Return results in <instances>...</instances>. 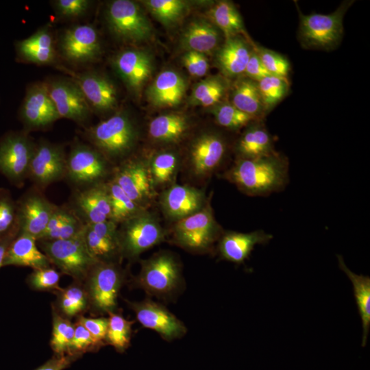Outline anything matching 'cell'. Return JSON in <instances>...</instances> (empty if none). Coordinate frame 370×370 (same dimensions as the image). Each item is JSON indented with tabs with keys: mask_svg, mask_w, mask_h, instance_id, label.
I'll return each mask as SVG.
<instances>
[{
	"mask_svg": "<svg viewBox=\"0 0 370 370\" xmlns=\"http://www.w3.org/2000/svg\"><path fill=\"white\" fill-rule=\"evenodd\" d=\"M90 1L88 0H57L54 8L60 16L64 18H76L88 10Z\"/></svg>",
	"mask_w": 370,
	"mask_h": 370,
	"instance_id": "50",
	"label": "cell"
},
{
	"mask_svg": "<svg viewBox=\"0 0 370 370\" xmlns=\"http://www.w3.org/2000/svg\"><path fill=\"white\" fill-rule=\"evenodd\" d=\"M36 241L28 234L19 232L8 248L3 267L23 266L34 269L49 267L51 262L37 247Z\"/></svg>",
	"mask_w": 370,
	"mask_h": 370,
	"instance_id": "27",
	"label": "cell"
},
{
	"mask_svg": "<svg viewBox=\"0 0 370 370\" xmlns=\"http://www.w3.org/2000/svg\"><path fill=\"white\" fill-rule=\"evenodd\" d=\"M60 49L66 60L86 63L95 60L101 53V44L96 29L88 24L66 29L60 40Z\"/></svg>",
	"mask_w": 370,
	"mask_h": 370,
	"instance_id": "13",
	"label": "cell"
},
{
	"mask_svg": "<svg viewBox=\"0 0 370 370\" xmlns=\"http://www.w3.org/2000/svg\"><path fill=\"white\" fill-rule=\"evenodd\" d=\"M76 204L86 223L110 219L111 207L106 184H95L82 191L77 197Z\"/></svg>",
	"mask_w": 370,
	"mask_h": 370,
	"instance_id": "29",
	"label": "cell"
},
{
	"mask_svg": "<svg viewBox=\"0 0 370 370\" xmlns=\"http://www.w3.org/2000/svg\"><path fill=\"white\" fill-rule=\"evenodd\" d=\"M180 264L168 252H160L141 262L136 284L147 293L157 297L173 294L181 284Z\"/></svg>",
	"mask_w": 370,
	"mask_h": 370,
	"instance_id": "5",
	"label": "cell"
},
{
	"mask_svg": "<svg viewBox=\"0 0 370 370\" xmlns=\"http://www.w3.org/2000/svg\"><path fill=\"white\" fill-rule=\"evenodd\" d=\"M212 113L219 125L231 130L245 127L254 119L239 110L231 103H219L214 108Z\"/></svg>",
	"mask_w": 370,
	"mask_h": 370,
	"instance_id": "44",
	"label": "cell"
},
{
	"mask_svg": "<svg viewBox=\"0 0 370 370\" xmlns=\"http://www.w3.org/2000/svg\"><path fill=\"white\" fill-rule=\"evenodd\" d=\"M123 279V271L114 262L99 261L92 267L86 277V293L97 312H114Z\"/></svg>",
	"mask_w": 370,
	"mask_h": 370,
	"instance_id": "7",
	"label": "cell"
},
{
	"mask_svg": "<svg viewBox=\"0 0 370 370\" xmlns=\"http://www.w3.org/2000/svg\"><path fill=\"white\" fill-rule=\"evenodd\" d=\"M18 234V232H14L0 237V268L3 267L4 257L8 248Z\"/></svg>",
	"mask_w": 370,
	"mask_h": 370,
	"instance_id": "55",
	"label": "cell"
},
{
	"mask_svg": "<svg viewBox=\"0 0 370 370\" xmlns=\"http://www.w3.org/2000/svg\"><path fill=\"white\" fill-rule=\"evenodd\" d=\"M101 345L86 328L77 321L75 325L74 336L69 354L80 355L86 351L96 349Z\"/></svg>",
	"mask_w": 370,
	"mask_h": 370,
	"instance_id": "49",
	"label": "cell"
},
{
	"mask_svg": "<svg viewBox=\"0 0 370 370\" xmlns=\"http://www.w3.org/2000/svg\"><path fill=\"white\" fill-rule=\"evenodd\" d=\"M212 23L220 29L225 39L244 33L243 19L235 5L230 1H221L208 11Z\"/></svg>",
	"mask_w": 370,
	"mask_h": 370,
	"instance_id": "36",
	"label": "cell"
},
{
	"mask_svg": "<svg viewBox=\"0 0 370 370\" xmlns=\"http://www.w3.org/2000/svg\"><path fill=\"white\" fill-rule=\"evenodd\" d=\"M60 307L67 317L82 312L88 302L86 291L77 285H71L61 291Z\"/></svg>",
	"mask_w": 370,
	"mask_h": 370,
	"instance_id": "45",
	"label": "cell"
},
{
	"mask_svg": "<svg viewBox=\"0 0 370 370\" xmlns=\"http://www.w3.org/2000/svg\"><path fill=\"white\" fill-rule=\"evenodd\" d=\"M273 236L263 230L243 233L234 231L223 232L219 239L218 250L222 259L241 264L247 259L257 245H264Z\"/></svg>",
	"mask_w": 370,
	"mask_h": 370,
	"instance_id": "23",
	"label": "cell"
},
{
	"mask_svg": "<svg viewBox=\"0 0 370 370\" xmlns=\"http://www.w3.org/2000/svg\"><path fill=\"white\" fill-rule=\"evenodd\" d=\"M226 152L224 140L216 134H204L192 144L189 164L193 174L206 177L215 171L221 164Z\"/></svg>",
	"mask_w": 370,
	"mask_h": 370,
	"instance_id": "18",
	"label": "cell"
},
{
	"mask_svg": "<svg viewBox=\"0 0 370 370\" xmlns=\"http://www.w3.org/2000/svg\"><path fill=\"white\" fill-rule=\"evenodd\" d=\"M340 269L352 282L354 295L362 325V345L365 346L370 328V278L368 275H357L345 264L343 257L337 256Z\"/></svg>",
	"mask_w": 370,
	"mask_h": 370,
	"instance_id": "32",
	"label": "cell"
},
{
	"mask_svg": "<svg viewBox=\"0 0 370 370\" xmlns=\"http://www.w3.org/2000/svg\"><path fill=\"white\" fill-rule=\"evenodd\" d=\"M106 186L111 207L110 220L116 223H122L146 210L132 200L113 180Z\"/></svg>",
	"mask_w": 370,
	"mask_h": 370,
	"instance_id": "37",
	"label": "cell"
},
{
	"mask_svg": "<svg viewBox=\"0 0 370 370\" xmlns=\"http://www.w3.org/2000/svg\"><path fill=\"white\" fill-rule=\"evenodd\" d=\"M90 137L103 154L117 158L131 151L136 133L129 117L123 113H117L92 127Z\"/></svg>",
	"mask_w": 370,
	"mask_h": 370,
	"instance_id": "8",
	"label": "cell"
},
{
	"mask_svg": "<svg viewBox=\"0 0 370 370\" xmlns=\"http://www.w3.org/2000/svg\"><path fill=\"white\" fill-rule=\"evenodd\" d=\"M226 89V84L221 77H208L196 84L190 102L204 107L215 106L221 101Z\"/></svg>",
	"mask_w": 370,
	"mask_h": 370,
	"instance_id": "39",
	"label": "cell"
},
{
	"mask_svg": "<svg viewBox=\"0 0 370 370\" xmlns=\"http://www.w3.org/2000/svg\"><path fill=\"white\" fill-rule=\"evenodd\" d=\"M19 61L43 65L52 63L56 58V47L51 31L41 28L28 38L15 43Z\"/></svg>",
	"mask_w": 370,
	"mask_h": 370,
	"instance_id": "26",
	"label": "cell"
},
{
	"mask_svg": "<svg viewBox=\"0 0 370 370\" xmlns=\"http://www.w3.org/2000/svg\"><path fill=\"white\" fill-rule=\"evenodd\" d=\"M224 177L249 196H264L284 188L288 161L277 152L254 159H237Z\"/></svg>",
	"mask_w": 370,
	"mask_h": 370,
	"instance_id": "1",
	"label": "cell"
},
{
	"mask_svg": "<svg viewBox=\"0 0 370 370\" xmlns=\"http://www.w3.org/2000/svg\"><path fill=\"white\" fill-rule=\"evenodd\" d=\"M18 232L17 206L8 192L0 190V237Z\"/></svg>",
	"mask_w": 370,
	"mask_h": 370,
	"instance_id": "46",
	"label": "cell"
},
{
	"mask_svg": "<svg viewBox=\"0 0 370 370\" xmlns=\"http://www.w3.org/2000/svg\"><path fill=\"white\" fill-rule=\"evenodd\" d=\"M84 236L90 254L97 261L112 262L121 255L117 223L113 221L85 223Z\"/></svg>",
	"mask_w": 370,
	"mask_h": 370,
	"instance_id": "21",
	"label": "cell"
},
{
	"mask_svg": "<svg viewBox=\"0 0 370 370\" xmlns=\"http://www.w3.org/2000/svg\"><path fill=\"white\" fill-rule=\"evenodd\" d=\"M252 51L240 36L230 38L218 50L216 62L224 75L234 77L244 73Z\"/></svg>",
	"mask_w": 370,
	"mask_h": 370,
	"instance_id": "28",
	"label": "cell"
},
{
	"mask_svg": "<svg viewBox=\"0 0 370 370\" xmlns=\"http://www.w3.org/2000/svg\"><path fill=\"white\" fill-rule=\"evenodd\" d=\"M138 205L147 209L156 196L148 163L142 160L126 161L116 170L112 179Z\"/></svg>",
	"mask_w": 370,
	"mask_h": 370,
	"instance_id": "11",
	"label": "cell"
},
{
	"mask_svg": "<svg viewBox=\"0 0 370 370\" xmlns=\"http://www.w3.org/2000/svg\"><path fill=\"white\" fill-rule=\"evenodd\" d=\"M254 49L264 66L271 75L287 78L291 66L288 60L285 57L264 47L256 46Z\"/></svg>",
	"mask_w": 370,
	"mask_h": 370,
	"instance_id": "47",
	"label": "cell"
},
{
	"mask_svg": "<svg viewBox=\"0 0 370 370\" xmlns=\"http://www.w3.org/2000/svg\"><path fill=\"white\" fill-rule=\"evenodd\" d=\"M350 2L343 3L328 14H299L298 38L304 47L330 50L341 42L343 34V21Z\"/></svg>",
	"mask_w": 370,
	"mask_h": 370,
	"instance_id": "3",
	"label": "cell"
},
{
	"mask_svg": "<svg viewBox=\"0 0 370 370\" xmlns=\"http://www.w3.org/2000/svg\"><path fill=\"white\" fill-rule=\"evenodd\" d=\"M19 116L25 125L30 129L47 127L60 118L46 83L38 82L27 89Z\"/></svg>",
	"mask_w": 370,
	"mask_h": 370,
	"instance_id": "15",
	"label": "cell"
},
{
	"mask_svg": "<svg viewBox=\"0 0 370 370\" xmlns=\"http://www.w3.org/2000/svg\"><path fill=\"white\" fill-rule=\"evenodd\" d=\"M75 325L58 313L53 314V332L50 345L56 354H69L73 341Z\"/></svg>",
	"mask_w": 370,
	"mask_h": 370,
	"instance_id": "43",
	"label": "cell"
},
{
	"mask_svg": "<svg viewBox=\"0 0 370 370\" xmlns=\"http://www.w3.org/2000/svg\"><path fill=\"white\" fill-rule=\"evenodd\" d=\"M81 88L90 109L106 112L117 104V92L114 84L107 77L96 73H83L74 80Z\"/></svg>",
	"mask_w": 370,
	"mask_h": 370,
	"instance_id": "24",
	"label": "cell"
},
{
	"mask_svg": "<svg viewBox=\"0 0 370 370\" xmlns=\"http://www.w3.org/2000/svg\"><path fill=\"white\" fill-rule=\"evenodd\" d=\"M112 63L118 75L135 92L142 88L152 71L151 57L141 50H124L114 58Z\"/></svg>",
	"mask_w": 370,
	"mask_h": 370,
	"instance_id": "22",
	"label": "cell"
},
{
	"mask_svg": "<svg viewBox=\"0 0 370 370\" xmlns=\"http://www.w3.org/2000/svg\"><path fill=\"white\" fill-rule=\"evenodd\" d=\"M231 103L254 119L266 114L257 82L247 77L241 78L234 84Z\"/></svg>",
	"mask_w": 370,
	"mask_h": 370,
	"instance_id": "34",
	"label": "cell"
},
{
	"mask_svg": "<svg viewBox=\"0 0 370 370\" xmlns=\"http://www.w3.org/2000/svg\"><path fill=\"white\" fill-rule=\"evenodd\" d=\"M182 62L188 73L194 77H202L209 69L208 61L204 53L187 51Z\"/></svg>",
	"mask_w": 370,
	"mask_h": 370,
	"instance_id": "51",
	"label": "cell"
},
{
	"mask_svg": "<svg viewBox=\"0 0 370 370\" xmlns=\"http://www.w3.org/2000/svg\"><path fill=\"white\" fill-rule=\"evenodd\" d=\"M235 150L238 159H254L275 153L271 135L258 123L251 125L243 132L236 144Z\"/></svg>",
	"mask_w": 370,
	"mask_h": 370,
	"instance_id": "30",
	"label": "cell"
},
{
	"mask_svg": "<svg viewBox=\"0 0 370 370\" xmlns=\"http://www.w3.org/2000/svg\"><path fill=\"white\" fill-rule=\"evenodd\" d=\"M77 321L86 328L98 343L103 345L108 330V318H86L81 316Z\"/></svg>",
	"mask_w": 370,
	"mask_h": 370,
	"instance_id": "52",
	"label": "cell"
},
{
	"mask_svg": "<svg viewBox=\"0 0 370 370\" xmlns=\"http://www.w3.org/2000/svg\"><path fill=\"white\" fill-rule=\"evenodd\" d=\"M257 85L266 113L280 102L289 90L287 78L273 75L262 79Z\"/></svg>",
	"mask_w": 370,
	"mask_h": 370,
	"instance_id": "41",
	"label": "cell"
},
{
	"mask_svg": "<svg viewBox=\"0 0 370 370\" xmlns=\"http://www.w3.org/2000/svg\"><path fill=\"white\" fill-rule=\"evenodd\" d=\"M219 29L205 20L192 21L182 36V45L187 51L208 53L214 51L220 41Z\"/></svg>",
	"mask_w": 370,
	"mask_h": 370,
	"instance_id": "31",
	"label": "cell"
},
{
	"mask_svg": "<svg viewBox=\"0 0 370 370\" xmlns=\"http://www.w3.org/2000/svg\"><path fill=\"white\" fill-rule=\"evenodd\" d=\"M223 234L216 221L210 200L198 212L176 221L173 229L175 243L195 252L210 250Z\"/></svg>",
	"mask_w": 370,
	"mask_h": 370,
	"instance_id": "2",
	"label": "cell"
},
{
	"mask_svg": "<svg viewBox=\"0 0 370 370\" xmlns=\"http://www.w3.org/2000/svg\"><path fill=\"white\" fill-rule=\"evenodd\" d=\"M36 145L22 132H10L0 139V172L12 182L20 184L28 175Z\"/></svg>",
	"mask_w": 370,
	"mask_h": 370,
	"instance_id": "10",
	"label": "cell"
},
{
	"mask_svg": "<svg viewBox=\"0 0 370 370\" xmlns=\"http://www.w3.org/2000/svg\"><path fill=\"white\" fill-rule=\"evenodd\" d=\"M244 73L247 78L256 82L271 75L264 66L254 49L251 53Z\"/></svg>",
	"mask_w": 370,
	"mask_h": 370,
	"instance_id": "53",
	"label": "cell"
},
{
	"mask_svg": "<svg viewBox=\"0 0 370 370\" xmlns=\"http://www.w3.org/2000/svg\"><path fill=\"white\" fill-rule=\"evenodd\" d=\"M46 84L60 118L82 122L88 116L90 108L81 88L74 80L58 78Z\"/></svg>",
	"mask_w": 370,
	"mask_h": 370,
	"instance_id": "14",
	"label": "cell"
},
{
	"mask_svg": "<svg viewBox=\"0 0 370 370\" xmlns=\"http://www.w3.org/2000/svg\"><path fill=\"white\" fill-rule=\"evenodd\" d=\"M107 171L103 155L84 145L73 147L66 158V173L77 184H98Z\"/></svg>",
	"mask_w": 370,
	"mask_h": 370,
	"instance_id": "16",
	"label": "cell"
},
{
	"mask_svg": "<svg viewBox=\"0 0 370 370\" xmlns=\"http://www.w3.org/2000/svg\"><path fill=\"white\" fill-rule=\"evenodd\" d=\"M186 89L184 79L176 71L161 72L148 88L147 96L155 106L172 107L179 104Z\"/></svg>",
	"mask_w": 370,
	"mask_h": 370,
	"instance_id": "25",
	"label": "cell"
},
{
	"mask_svg": "<svg viewBox=\"0 0 370 370\" xmlns=\"http://www.w3.org/2000/svg\"><path fill=\"white\" fill-rule=\"evenodd\" d=\"M56 207L38 193L26 196L17 206L18 233H25L39 240Z\"/></svg>",
	"mask_w": 370,
	"mask_h": 370,
	"instance_id": "19",
	"label": "cell"
},
{
	"mask_svg": "<svg viewBox=\"0 0 370 370\" xmlns=\"http://www.w3.org/2000/svg\"><path fill=\"white\" fill-rule=\"evenodd\" d=\"M79 219L70 210L56 207L42 237L38 241L69 239L83 229Z\"/></svg>",
	"mask_w": 370,
	"mask_h": 370,
	"instance_id": "35",
	"label": "cell"
},
{
	"mask_svg": "<svg viewBox=\"0 0 370 370\" xmlns=\"http://www.w3.org/2000/svg\"><path fill=\"white\" fill-rule=\"evenodd\" d=\"M137 320L146 328L154 330L167 341L180 338L186 333L185 325L162 305L145 299L141 301H127Z\"/></svg>",
	"mask_w": 370,
	"mask_h": 370,
	"instance_id": "12",
	"label": "cell"
},
{
	"mask_svg": "<svg viewBox=\"0 0 370 370\" xmlns=\"http://www.w3.org/2000/svg\"><path fill=\"white\" fill-rule=\"evenodd\" d=\"M108 314V325L105 341L117 351L123 352L130 344L132 325L134 321H128L121 314L114 312Z\"/></svg>",
	"mask_w": 370,
	"mask_h": 370,
	"instance_id": "42",
	"label": "cell"
},
{
	"mask_svg": "<svg viewBox=\"0 0 370 370\" xmlns=\"http://www.w3.org/2000/svg\"><path fill=\"white\" fill-rule=\"evenodd\" d=\"M80 355L71 354H56L35 370H63L75 360Z\"/></svg>",
	"mask_w": 370,
	"mask_h": 370,
	"instance_id": "54",
	"label": "cell"
},
{
	"mask_svg": "<svg viewBox=\"0 0 370 370\" xmlns=\"http://www.w3.org/2000/svg\"><path fill=\"white\" fill-rule=\"evenodd\" d=\"M66 158L62 148L48 142L35 147L28 175L40 186H47L61 179L66 173Z\"/></svg>",
	"mask_w": 370,
	"mask_h": 370,
	"instance_id": "17",
	"label": "cell"
},
{
	"mask_svg": "<svg viewBox=\"0 0 370 370\" xmlns=\"http://www.w3.org/2000/svg\"><path fill=\"white\" fill-rule=\"evenodd\" d=\"M60 273L50 267L34 269L28 278L30 286L38 291L60 290Z\"/></svg>",
	"mask_w": 370,
	"mask_h": 370,
	"instance_id": "48",
	"label": "cell"
},
{
	"mask_svg": "<svg viewBox=\"0 0 370 370\" xmlns=\"http://www.w3.org/2000/svg\"><path fill=\"white\" fill-rule=\"evenodd\" d=\"M143 2L151 14L166 26L177 23L188 8L187 3L182 0H149Z\"/></svg>",
	"mask_w": 370,
	"mask_h": 370,
	"instance_id": "40",
	"label": "cell"
},
{
	"mask_svg": "<svg viewBox=\"0 0 370 370\" xmlns=\"http://www.w3.org/2000/svg\"><path fill=\"white\" fill-rule=\"evenodd\" d=\"M112 33L130 42H140L151 35V27L139 5L130 0L112 1L106 12Z\"/></svg>",
	"mask_w": 370,
	"mask_h": 370,
	"instance_id": "9",
	"label": "cell"
},
{
	"mask_svg": "<svg viewBox=\"0 0 370 370\" xmlns=\"http://www.w3.org/2000/svg\"><path fill=\"white\" fill-rule=\"evenodd\" d=\"M207 201L200 189L179 184L171 185L162 193L160 199L164 213L175 221L198 212Z\"/></svg>",
	"mask_w": 370,
	"mask_h": 370,
	"instance_id": "20",
	"label": "cell"
},
{
	"mask_svg": "<svg viewBox=\"0 0 370 370\" xmlns=\"http://www.w3.org/2000/svg\"><path fill=\"white\" fill-rule=\"evenodd\" d=\"M118 234L121 255L129 258H138L164 241L165 236L157 219L147 210L122 223Z\"/></svg>",
	"mask_w": 370,
	"mask_h": 370,
	"instance_id": "6",
	"label": "cell"
},
{
	"mask_svg": "<svg viewBox=\"0 0 370 370\" xmlns=\"http://www.w3.org/2000/svg\"><path fill=\"white\" fill-rule=\"evenodd\" d=\"M41 241L42 249L49 261L75 279L86 278L90 269L99 262L86 247L84 227L79 234L69 239Z\"/></svg>",
	"mask_w": 370,
	"mask_h": 370,
	"instance_id": "4",
	"label": "cell"
},
{
	"mask_svg": "<svg viewBox=\"0 0 370 370\" xmlns=\"http://www.w3.org/2000/svg\"><path fill=\"white\" fill-rule=\"evenodd\" d=\"M149 170L155 187L171 182L177 173L179 157L173 151H162L149 161Z\"/></svg>",
	"mask_w": 370,
	"mask_h": 370,
	"instance_id": "38",
	"label": "cell"
},
{
	"mask_svg": "<svg viewBox=\"0 0 370 370\" xmlns=\"http://www.w3.org/2000/svg\"><path fill=\"white\" fill-rule=\"evenodd\" d=\"M189 124L186 116L180 113H169L153 119L149 125V134L154 140L174 143L186 134Z\"/></svg>",
	"mask_w": 370,
	"mask_h": 370,
	"instance_id": "33",
	"label": "cell"
}]
</instances>
